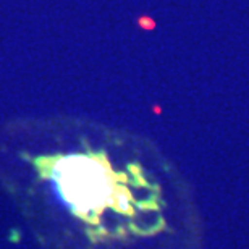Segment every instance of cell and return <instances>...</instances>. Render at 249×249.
I'll return each instance as SVG.
<instances>
[{"label":"cell","instance_id":"obj_1","mask_svg":"<svg viewBox=\"0 0 249 249\" xmlns=\"http://www.w3.org/2000/svg\"><path fill=\"white\" fill-rule=\"evenodd\" d=\"M44 180L83 222L97 225L107 211L133 215L138 204L131 186L146 183L133 172H117L104 152H79L33 159Z\"/></svg>","mask_w":249,"mask_h":249}]
</instances>
